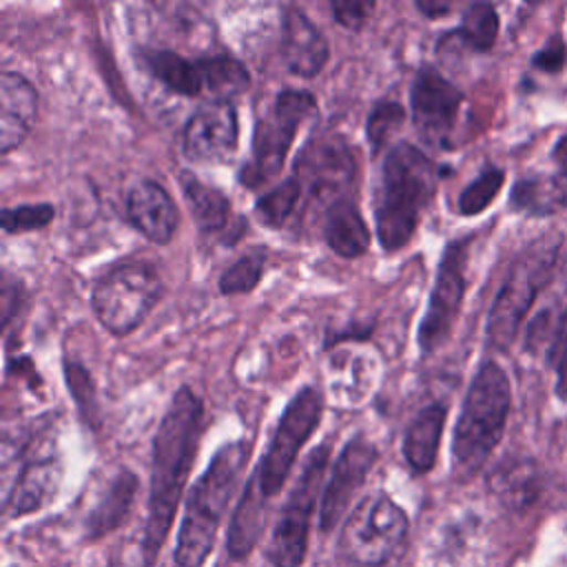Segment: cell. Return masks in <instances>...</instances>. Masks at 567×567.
Returning a JSON list of instances; mask_svg holds the SVG:
<instances>
[{"label": "cell", "mask_w": 567, "mask_h": 567, "mask_svg": "<svg viewBox=\"0 0 567 567\" xmlns=\"http://www.w3.org/2000/svg\"><path fill=\"white\" fill-rule=\"evenodd\" d=\"M204 423V401L188 385H182L171 396L153 439L148 516L142 543L146 565L155 560V554L173 525L177 503L206 427Z\"/></svg>", "instance_id": "obj_1"}, {"label": "cell", "mask_w": 567, "mask_h": 567, "mask_svg": "<svg viewBox=\"0 0 567 567\" xmlns=\"http://www.w3.org/2000/svg\"><path fill=\"white\" fill-rule=\"evenodd\" d=\"M441 168L414 144L396 142L381 162L374 190V230L385 252L401 250L432 204Z\"/></svg>", "instance_id": "obj_2"}, {"label": "cell", "mask_w": 567, "mask_h": 567, "mask_svg": "<svg viewBox=\"0 0 567 567\" xmlns=\"http://www.w3.org/2000/svg\"><path fill=\"white\" fill-rule=\"evenodd\" d=\"M250 443L239 439L217 450L204 474L193 485L173 554V567H202L213 549L219 520L248 465Z\"/></svg>", "instance_id": "obj_3"}, {"label": "cell", "mask_w": 567, "mask_h": 567, "mask_svg": "<svg viewBox=\"0 0 567 567\" xmlns=\"http://www.w3.org/2000/svg\"><path fill=\"white\" fill-rule=\"evenodd\" d=\"M512 408L507 372L496 361H483L465 392L452 434V470L472 478L501 443Z\"/></svg>", "instance_id": "obj_4"}, {"label": "cell", "mask_w": 567, "mask_h": 567, "mask_svg": "<svg viewBox=\"0 0 567 567\" xmlns=\"http://www.w3.org/2000/svg\"><path fill=\"white\" fill-rule=\"evenodd\" d=\"M563 235L549 233L527 246L509 266L501 290L487 312L485 337L492 350L505 352L518 337V330L532 310L536 297L554 279Z\"/></svg>", "instance_id": "obj_5"}, {"label": "cell", "mask_w": 567, "mask_h": 567, "mask_svg": "<svg viewBox=\"0 0 567 567\" xmlns=\"http://www.w3.org/2000/svg\"><path fill=\"white\" fill-rule=\"evenodd\" d=\"M140 62L153 80L184 97L208 95V102H233L250 89L248 69L230 55L186 58L171 49H140Z\"/></svg>", "instance_id": "obj_6"}, {"label": "cell", "mask_w": 567, "mask_h": 567, "mask_svg": "<svg viewBox=\"0 0 567 567\" xmlns=\"http://www.w3.org/2000/svg\"><path fill=\"white\" fill-rule=\"evenodd\" d=\"M164 297V281L153 264L122 261L100 275L91 288V310L113 337L135 332Z\"/></svg>", "instance_id": "obj_7"}, {"label": "cell", "mask_w": 567, "mask_h": 567, "mask_svg": "<svg viewBox=\"0 0 567 567\" xmlns=\"http://www.w3.org/2000/svg\"><path fill=\"white\" fill-rule=\"evenodd\" d=\"M315 109L317 100L308 91L284 89L275 95L268 111L255 124L250 159L239 171V182L246 188H259L281 173L303 120Z\"/></svg>", "instance_id": "obj_8"}, {"label": "cell", "mask_w": 567, "mask_h": 567, "mask_svg": "<svg viewBox=\"0 0 567 567\" xmlns=\"http://www.w3.org/2000/svg\"><path fill=\"white\" fill-rule=\"evenodd\" d=\"M323 405L326 403L321 390H317L315 385H303L284 408V414L279 416V423L272 432L270 445L261 463L248 478L266 501L281 492L301 447L319 427Z\"/></svg>", "instance_id": "obj_9"}, {"label": "cell", "mask_w": 567, "mask_h": 567, "mask_svg": "<svg viewBox=\"0 0 567 567\" xmlns=\"http://www.w3.org/2000/svg\"><path fill=\"white\" fill-rule=\"evenodd\" d=\"M408 536L405 512L385 494L365 496L346 518L339 536L343 558L361 567L385 565Z\"/></svg>", "instance_id": "obj_10"}, {"label": "cell", "mask_w": 567, "mask_h": 567, "mask_svg": "<svg viewBox=\"0 0 567 567\" xmlns=\"http://www.w3.org/2000/svg\"><path fill=\"white\" fill-rule=\"evenodd\" d=\"M328 456L330 443H323L308 454L303 470L284 503L268 545V558L275 567H299L306 558L310 520L326 476Z\"/></svg>", "instance_id": "obj_11"}, {"label": "cell", "mask_w": 567, "mask_h": 567, "mask_svg": "<svg viewBox=\"0 0 567 567\" xmlns=\"http://www.w3.org/2000/svg\"><path fill=\"white\" fill-rule=\"evenodd\" d=\"M312 204H321L323 213L339 199L352 197L357 184V159L352 146L339 137L310 140L299 153L292 171Z\"/></svg>", "instance_id": "obj_12"}, {"label": "cell", "mask_w": 567, "mask_h": 567, "mask_svg": "<svg viewBox=\"0 0 567 567\" xmlns=\"http://www.w3.org/2000/svg\"><path fill=\"white\" fill-rule=\"evenodd\" d=\"M467 246L470 239H454L445 246V252L441 255L434 286L430 290L427 308L419 326V348L423 354H432L439 350L452 334V328L458 319L467 279Z\"/></svg>", "instance_id": "obj_13"}, {"label": "cell", "mask_w": 567, "mask_h": 567, "mask_svg": "<svg viewBox=\"0 0 567 567\" xmlns=\"http://www.w3.org/2000/svg\"><path fill=\"white\" fill-rule=\"evenodd\" d=\"M465 97L445 75L425 64L410 89V117L416 135L432 148H450Z\"/></svg>", "instance_id": "obj_14"}, {"label": "cell", "mask_w": 567, "mask_h": 567, "mask_svg": "<svg viewBox=\"0 0 567 567\" xmlns=\"http://www.w3.org/2000/svg\"><path fill=\"white\" fill-rule=\"evenodd\" d=\"M239 146V115L235 102H206L186 122L182 153L190 162L221 164Z\"/></svg>", "instance_id": "obj_15"}, {"label": "cell", "mask_w": 567, "mask_h": 567, "mask_svg": "<svg viewBox=\"0 0 567 567\" xmlns=\"http://www.w3.org/2000/svg\"><path fill=\"white\" fill-rule=\"evenodd\" d=\"M377 458H379V452L374 443L368 441L363 434L352 436L343 445L321 494L319 527L323 532H330L348 512L357 492L363 487L370 470L374 467Z\"/></svg>", "instance_id": "obj_16"}, {"label": "cell", "mask_w": 567, "mask_h": 567, "mask_svg": "<svg viewBox=\"0 0 567 567\" xmlns=\"http://www.w3.org/2000/svg\"><path fill=\"white\" fill-rule=\"evenodd\" d=\"M281 58L290 73L306 80L319 75L330 60L326 35L297 4H288L281 16Z\"/></svg>", "instance_id": "obj_17"}, {"label": "cell", "mask_w": 567, "mask_h": 567, "mask_svg": "<svg viewBox=\"0 0 567 567\" xmlns=\"http://www.w3.org/2000/svg\"><path fill=\"white\" fill-rule=\"evenodd\" d=\"M128 224L148 241L166 246L177 230L179 213L171 193L155 179H137L124 202Z\"/></svg>", "instance_id": "obj_18"}, {"label": "cell", "mask_w": 567, "mask_h": 567, "mask_svg": "<svg viewBox=\"0 0 567 567\" xmlns=\"http://www.w3.org/2000/svg\"><path fill=\"white\" fill-rule=\"evenodd\" d=\"M38 117V91L18 71L0 75V153L22 146Z\"/></svg>", "instance_id": "obj_19"}, {"label": "cell", "mask_w": 567, "mask_h": 567, "mask_svg": "<svg viewBox=\"0 0 567 567\" xmlns=\"http://www.w3.org/2000/svg\"><path fill=\"white\" fill-rule=\"evenodd\" d=\"M179 188L202 235H221L224 244H235L239 239L233 230H241L244 226L233 228V204L219 188L202 182L188 171L179 173Z\"/></svg>", "instance_id": "obj_20"}, {"label": "cell", "mask_w": 567, "mask_h": 567, "mask_svg": "<svg viewBox=\"0 0 567 567\" xmlns=\"http://www.w3.org/2000/svg\"><path fill=\"white\" fill-rule=\"evenodd\" d=\"M60 481L62 465L55 456H40L27 461L7 496V516L18 518L44 507L51 498H55Z\"/></svg>", "instance_id": "obj_21"}, {"label": "cell", "mask_w": 567, "mask_h": 567, "mask_svg": "<svg viewBox=\"0 0 567 567\" xmlns=\"http://www.w3.org/2000/svg\"><path fill=\"white\" fill-rule=\"evenodd\" d=\"M321 233L328 248L343 259H357L365 255L372 239L354 197L339 199L323 213Z\"/></svg>", "instance_id": "obj_22"}, {"label": "cell", "mask_w": 567, "mask_h": 567, "mask_svg": "<svg viewBox=\"0 0 567 567\" xmlns=\"http://www.w3.org/2000/svg\"><path fill=\"white\" fill-rule=\"evenodd\" d=\"M447 419V405L432 401L410 421L403 436V456L414 474H427L439 456V445Z\"/></svg>", "instance_id": "obj_23"}, {"label": "cell", "mask_w": 567, "mask_h": 567, "mask_svg": "<svg viewBox=\"0 0 567 567\" xmlns=\"http://www.w3.org/2000/svg\"><path fill=\"white\" fill-rule=\"evenodd\" d=\"M266 503L268 501L248 481L244 487V494L237 503V509L233 514L230 529H228V551L235 560H241L257 545V540L264 532Z\"/></svg>", "instance_id": "obj_24"}, {"label": "cell", "mask_w": 567, "mask_h": 567, "mask_svg": "<svg viewBox=\"0 0 567 567\" xmlns=\"http://www.w3.org/2000/svg\"><path fill=\"white\" fill-rule=\"evenodd\" d=\"M135 492H137V476L128 470H122L111 481V485H109L106 494L102 496V501L97 503V507L91 512V516L86 520L89 536L97 538V536L115 529L131 512Z\"/></svg>", "instance_id": "obj_25"}, {"label": "cell", "mask_w": 567, "mask_h": 567, "mask_svg": "<svg viewBox=\"0 0 567 567\" xmlns=\"http://www.w3.org/2000/svg\"><path fill=\"white\" fill-rule=\"evenodd\" d=\"M301 199H303V188L299 177L292 173L290 177H286L284 182H279L277 186H272L270 190L257 197L255 215L264 226L277 230L297 210Z\"/></svg>", "instance_id": "obj_26"}, {"label": "cell", "mask_w": 567, "mask_h": 567, "mask_svg": "<svg viewBox=\"0 0 567 567\" xmlns=\"http://www.w3.org/2000/svg\"><path fill=\"white\" fill-rule=\"evenodd\" d=\"M498 13L489 2H474L465 9L458 29L454 31L474 51H489L498 38Z\"/></svg>", "instance_id": "obj_27"}, {"label": "cell", "mask_w": 567, "mask_h": 567, "mask_svg": "<svg viewBox=\"0 0 567 567\" xmlns=\"http://www.w3.org/2000/svg\"><path fill=\"white\" fill-rule=\"evenodd\" d=\"M266 272V252L261 248L241 255L219 275V292L226 297L246 295L257 288Z\"/></svg>", "instance_id": "obj_28"}, {"label": "cell", "mask_w": 567, "mask_h": 567, "mask_svg": "<svg viewBox=\"0 0 567 567\" xmlns=\"http://www.w3.org/2000/svg\"><path fill=\"white\" fill-rule=\"evenodd\" d=\"M505 184V173L496 166H487L483 168L458 195V213L465 217H474L481 215L501 193Z\"/></svg>", "instance_id": "obj_29"}, {"label": "cell", "mask_w": 567, "mask_h": 567, "mask_svg": "<svg viewBox=\"0 0 567 567\" xmlns=\"http://www.w3.org/2000/svg\"><path fill=\"white\" fill-rule=\"evenodd\" d=\"M64 370V381L69 385V394L73 396L80 416L91 425L97 427L100 423V403H97V392L93 385V379L84 365H80L73 359L62 361Z\"/></svg>", "instance_id": "obj_30"}, {"label": "cell", "mask_w": 567, "mask_h": 567, "mask_svg": "<svg viewBox=\"0 0 567 567\" xmlns=\"http://www.w3.org/2000/svg\"><path fill=\"white\" fill-rule=\"evenodd\" d=\"M405 117H408V111L396 100H379L370 109L368 120H365V135H368V142H370V148L374 155L403 126Z\"/></svg>", "instance_id": "obj_31"}, {"label": "cell", "mask_w": 567, "mask_h": 567, "mask_svg": "<svg viewBox=\"0 0 567 567\" xmlns=\"http://www.w3.org/2000/svg\"><path fill=\"white\" fill-rule=\"evenodd\" d=\"M509 204L514 210H520L527 215H551L560 210L549 179H540V177L518 179L512 188Z\"/></svg>", "instance_id": "obj_32"}, {"label": "cell", "mask_w": 567, "mask_h": 567, "mask_svg": "<svg viewBox=\"0 0 567 567\" xmlns=\"http://www.w3.org/2000/svg\"><path fill=\"white\" fill-rule=\"evenodd\" d=\"M53 219H55V206L49 202L20 204L2 210V230L7 235L31 233V230L47 228Z\"/></svg>", "instance_id": "obj_33"}, {"label": "cell", "mask_w": 567, "mask_h": 567, "mask_svg": "<svg viewBox=\"0 0 567 567\" xmlns=\"http://www.w3.org/2000/svg\"><path fill=\"white\" fill-rule=\"evenodd\" d=\"M492 487L509 503H527L534 496V476L529 465H503L498 472H494Z\"/></svg>", "instance_id": "obj_34"}, {"label": "cell", "mask_w": 567, "mask_h": 567, "mask_svg": "<svg viewBox=\"0 0 567 567\" xmlns=\"http://www.w3.org/2000/svg\"><path fill=\"white\" fill-rule=\"evenodd\" d=\"M549 363L556 374V394L567 401V310L558 319L549 348Z\"/></svg>", "instance_id": "obj_35"}, {"label": "cell", "mask_w": 567, "mask_h": 567, "mask_svg": "<svg viewBox=\"0 0 567 567\" xmlns=\"http://www.w3.org/2000/svg\"><path fill=\"white\" fill-rule=\"evenodd\" d=\"M567 64V44L560 33H554L532 58V66L543 73H560Z\"/></svg>", "instance_id": "obj_36"}, {"label": "cell", "mask_w": 567, "mask_h": 567, "mask_svg": "<svg viewBox=\"0 0 567 567\" xmlns=\"http://www.w3.org/2000/svg\"><path fill=\"white\" fill-rule=\"evenodd\" d=\"M551 159H554V166H556V173L551 175L549 184H551V190H554V197L558 202V208H567V135H563L554 151H551Z\"/></svg>", "instance_id": "obj_37"}, {"label": "cell", "mask_w": 567, "mask_h": 567, "mask_svg": "<svg viewBox=\"0 0 567 567\" xmlns=\"http://www.w3.org/2000/svg\"><path fill=\"white\" fill-rule=\"evenodd\" d=\"M332 18L346 29H361L374 11V2H337L330 4Z\"/></svg>", "instance_id": "obj_38"}, {"label": "cell", "mask_w": 567, "mask_h": 567, "mask_svg": "<svg viewBox=\"0 0 567 567\" xmlns=\"http://www.w3.org/2000/svg\"><path fill=\"white\" fill-rule=\"evenodd\" d=\"M425 18H430V20H434V18H441V16H445V13H450V9H452V4L450 2H434V0H425V2H416L414 4Z\"/></svg>", "instance_id": "obj_39"}]
</instances>
